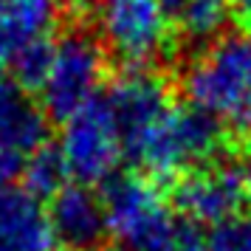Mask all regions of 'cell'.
Wrapping results in <instances>:
<instances>
[{
  "mask_svg": "<svg viewBox=\"0 0 251 251\" xmlns=\"http://www.w3.org/2000/svg\"><path fill=\"white\" fill-rule=\"evenodd\" d=\"M88 25L110 62V74L161 71L175 79L183 46L161 0H99Z\"/></svg>",
  "mask_w": 251,
  "mask_h": 251,
  "instance_id": "obj_2",
  "label": "cell"
},
{
  "mask_svg": "<svg viewBox=\"0 0 251 251\" xmlns=\"http://www.w3.org/2000/svg\"><path fill=\"white\" fill-rule=\"evenodd\" d=\"M59 147L68 172L79 183L99 186L119 170L125 150L104 93L93 96L82 110H76L65 122Z\"/></svg>",
  "mask_w": 251,
  "mask_h": 251,
  "instance_id": "obj_6",
  "label": "cell"
},
{
  "mask_svg": "<svg viewBox=\"0 0 251 251\" xmlns=\"http://www.w3.org/2000/svg\"><path fill=\"white\" fill-rule=\"evenodd\" d=\"M206 240L209 251H251V215L237 212L215 223Z\"/></svg>",
  "mask_w": 251,
  "mask_h": 251,
  "instance_id": "obj_15",
  "label": "cell"
},
{
  "mask_svg": "<svg viewBox=\"0 0 251 251\" xmlns=\"http://www.w3.org/2000/svg\"><path fill=\"white\" fill-rule=\"evenodd\" d=\"M96 3L99 0H59L65 20H88V14L93 12Z\"/></svg>",
  "mask_w": 251,
  "mask_h": 251,
  "instance_id": "obj_18",
  "label": "cell"
},
{
  "mask_svg": "<svg viewBox=\"0 0 251 251\" xmlns=\"http://www.w3.org/2000/svg\"><path fill=\"white\" fill-rule=\"evenodd\" d=\"M62 23L59 0H0V71L31 43L57 34Z\"/></svg>",
  "mask_w": 251,
  "mask_h": 251,
  "instance_id": "obj_11",
  "label": "cell"
},
{
  "mask_svg": "<svg viewBox=\"0 0 251 251\" xmlns=\"http://www.w3.org/2000/svg\"><path fill=\"white\" fill-rule=\"evenodd\" d=\"M243 172H246V203L251 206V161L243 167Z\"/></svg>",
  "mask_w": 251,
  "mask_h": 251,
  "instance_id": "obj_20",
  "label": "cell"
},
{
  "mask_svg": "<svg viewBox=\"0 0 251 251\" xmlns=\"http://www.w3.org/2000/svg\"><path fill=\"white\" fill-rule=\"evenodd\" d=\"M51 127L54 122L34 93L0 74V147L28 158L51 141Z\"/></svg>",
  "mask_w": 251,
  "mask_h": 251,
  "instance_id": "obj_10",
  "label": "cell"
},
{
  "mask_svg": "<svg viewBox=\"0 0 251 251\" xmlns=\"http://www.w3.org/2000/svg\"><path fill=\"white\" fill-rule=\"evenodd\" d=\"M57 34H48V37H43V40L31 43V46L23 48V51L12 59V65H9V76H12L20 88H25L28 93H34V96H40L43 85L48 82V74L54 68Z\"/></svg>",
  "mask_w": 251,
  "mask_h": 251,
  "instance_id": "obj_14",
  "label": "cell"
},
{
  "mask_svg": "<svg viewBox=\"0 0 251 251\" xmlns=\"http://www.w3.org/2000/svg\"><path fill=\"white\" fill-rule=\"evenodd\" d=\"M110 231L127 251H158L175 231L178 215L170 209V198L158 183L138 170H116L99 183Z\"/></svg>",
  "mask_w": 251,
  "mask_h": 251,
  "instance_id": "obj_4",
  "label": "cell"
},
{
  "mask_svg": "<svg viewBox=\"0 0 251 251\" xmlns=\"http://www.w3.org/2000/svg\"><path fill=\"white\" fill-rule=\"evenodd\" d=\"M48 220L62 251H99L110 246V217L99 186L65 183L48 201Z\"/></svg>",
  "mask_w": 251,
  "mask_h": 251,
  "instance_id": "obj_8",
  "label": "cell"
},
{
  "mask_svg": "<svg viewBox=\"0 0 251 251\" xmlns=\"http://www.w3.org/2000/svg\"><path fill=\"white\" fill-rule=\"evenodd\" d=\"M99 251H127V249H122V246H104V249H99Z\"/></svg>",
  "mask_w": 251,
  "mask_h": 251,
  "instance_id": "obj_21",
  "label": "cell"
},
{
  "mask_svg": "<svg viewBox=\"0 0 251 251\" xmlns=\"http://www.w3.org/2000/svg\"><path fill=\"white\" fill-rule=\"evenodd\" d=\"M23 167H25L23 155L0 147V189H3V186H12L14 178H23Z\"/></svg>",
  "mask_w": 251,
  "mask_h": 251,
  "instance_id": "obj_17",
  "label": "cell"
},
{
  "mask_svg": "<svg viewBox=\"0 0 251 251\" xmlns=\"http://www.w3.org/2000/svg\"><path fill=\"white\" fill-rule=\"evenodd\" d=\"M175 91L220 119L231 136H251V28H226L186 51Z\"/></svg>",
  "mask_w": 251,
  "mask_h": 251,
  "instance_id": "obj_1",
  "label": "cell"
},
{
  "mask_svg": "<svg viewBox=\"0 0 251 251\" xmlns=\"http://www.w3.org/2000/svg\"><path fill=\"white\" fill-rule=\"evenodd\" d=\"M110 104L116 130L122 138L125 158L133 161L152 130L175 107V79L161 71H125L113 74L104 93Z\"/></svg>",
  "mask_w": 251,
  "mask_h": 251,
  "instance_id": "obj_5",
  "label": "cell"
},
{
  "mask_svg": "<svg viewBox=\"0 0 251 251\" xmlns=\"http://www.w3.org/2000/svg\"><path fill=\"white\" fill-rule=\"evenodd\" d=\"M175 34L181 40L183 54L192 46H203L220 31H226L231 17V0H161Z\"/></svg>",
  "mask_w": 251,
  "mask_h": 251,
  "instance_id": "obj_12",
  "label": "cell"
},
{
  "mask_svg": "<svg viewBox=\"0 0 251 251\" xmlns=\"http://www.w3.org/2000/svg\"><path fill=\"white\" fill-rule=\"evenodd\" d=\"M0 251H62L48 209L25 186L0 189Z\"/></svg>",
  "mask_w": 251,
  "mask_h": 251,
  "instance_id": "obj_9",
  "label": "cell"
},
{
  "mask_svg": "<svg viewBox=\"0 0 251 251\" xmlns=\"http://www.w3.org/2000/svg\"><path fill=\"white\" fill-rule=\"evenodd\" d=\"M167 198L178 209V215L215 226L237 215L240 206L246 203V172L237 161L226 155L206 167L183 172L178 181L167 186Z\"/></svg>",
  "mask_w": 251,
  "mask_h": 251,
  "instance_id": "obj_7",
  "label": "cell"
},
{
  "mask_svg": "<svg viewBox=\"0 0 251 251\" xmlns=\"http://www.w3.org/2000/svg\"><path fill=\"white\" fill-rule=\"evenodd\" d=\"M231 12L243 20V25H251V0H231Z\"/></svg>",
  "mask_w": 251,
  "mask_h": 251,
  "instance_id": "obj_19",
  "label": "cell"
},
{
  "mask_svg": "<svg viewBox=\"0 0 251 251\" xmlns=\"http://www.w3.org/2000/svg\"><path fill=\"white\" fill-rule=\"evenodd\" d=\"M68 175L71 172H68V164H65V155H62V147L48 141L46 147H40L34 155L25 158L23 186L31 195H37L40 201H51L65 186Z\"/></svg>",
  "mask_w": 251,
  "mask_h": 251,
  "instance_id": "obj_13",
  "label": "cell"
},
{
  "mask_svg": "<svg viewBox=\"0 0 251 251\" xmlns=\"http://www.w3.org/2000/svg\"><path fill=\"white\" fill-rule=\"evenodd\" d=\"M158 251H209V240L201 231V223H195L189 217L178 215L175 231L170 234V240L161 246Z\"/></svg>",
  "mask_w": 251,
  "mask_h": 251,
  "instance_id": "obj_16",
  "label": "cell"
},
{
  "mask_svg": "<svg viewBox=\"0 0 251 251\" xmlns=\"http://www.w3.org/2000/svg\"><path fill=\"white\" fill-rule=\"evenodd\" d=\"M110 74L99 40L88 20H65L57 34V57L48 82L40 91V104L54 125H65L93 96Z\"/></svg>",
  "mask_w": 251,
  "mask_h": 251,
  "instance_id": "obj_3",
  "label": "cell"
}]
</instances>
